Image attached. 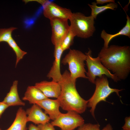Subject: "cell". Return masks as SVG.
<instances>
[{"label": "cell", "mask_w": 130, "mask_h": 130, "mask_svg": "<svg viewBox=\"0 0 130 130\" xmlns=\"http://www.w3.org/2000/svg\"><path fill=\"white\" fill-rule=\"evenodd\" d=\"M26 117V111L22 107H20L13 122L6 130H27Z\"/></svg>", "instance_id": "obj_17"}, {"label": "cell", "mask_w": 130, "mask_h": 130, "mask_svg": "<svg viewBox=\"0 0 130 130\" xmlns=\"http://www.w3.org/2000/svg\"><path fill=\"white\" fill-rule=\"evenodd\" d=\"M9 106L2 101L0 102V118L5 110Z\"/></svg>", "instance_id": "obj_25"}, {"label": "cell", "mask_w": 130, "mask_h": 130, "mask_svg": "<svg viewBox=\"0 0 130 130\" xmlns=\"http://www.w3.org/2000/svg\"><path fill=\"white\" fill-rule=\"evenodd\" d=\"M69 20L70 28L76 36L88 38L93 35L95 31L94 19L91 15L86 16L81 13H72Z\"/></svg>", "instance_id": "obj_3"}, {"label": "cell", "mask_w": 130, "mask_h": 130, "mask_svg": "<svg viewBox=\"0 0 130 130\" xmlns=\"http://www.w3.org/2000/svg\"><path fill=\"white\" fill-rule=\"evenodd\" d=\"M75 35L70 28L63 39L60 45L62 49L64 52L69 49L72 44Z\"/></svg>", "instance_id": "obj_20"}, {"label": "cell", "mask_w": 130, "mask_h": 130, "mask_svg": "<svg viewBox=\"0 0 130 130\" xmlns=\"http://www.w3.org/2000/svg\"><path fill=\"white\" fill-rule=\"evenodd\" d=\"M44 16L50 20L53 19L69 20L72 13L70 10L63 8L52 2L43 6Z\"/></svg>", "instance_id": "obj_9"}, {"label": "cell", "mask_w": 130, "mask_h": 130, "mask_svg": "<svg viewBox=\"0 0 130 130\" xmlns=\"http://www.w3.org/2000/svg\"><path fill=\"white\" fill-rule=\"evenodd\" d=\"M45 110L44 113L48 114L50 119H55L61 113L59 110L60 105L58 100H54L48 98L35 103Z\"/></svg>", "instance_id": "obj_12"}, {"label": "cell", "mask_w": 130, "mask_h": 130, "mask_svg": "<svg viewBox=\"0 0 130 130\" xmlns=\"http://www.w3.org/2000/svg\"><path fill=\"white\" fill-rule=\"evenodd\" d=\"M39 130H55L54 126L49 122L44 124L38 125Z\"/></svg>", "instance_id": "obj_23"}, {"label": "cell", "mask_w": 130, "mask_h": 130, "mask_svg": "<svg viewBox=\"0 0 130 130\" xmlns=\"http://www.w3.org/2000/svg\"><path fill=\"white\" fill-rule=\"evenodd\" d=\"M0 130H2L0 127Z\"/></svg>", "instance_id": "obj_29"}, {"label": "cell", "mask_w": 130, "mask_h": 130, "mask_svg": "<svg viewBox=\"0 0 130 130\" xmlns=\"http://www.w3.org/2000/svg\"><path fill=\"white\" fill-rule=\"evenodd\" d=\"M47 98L40 90L34 85L27 87L22 99L28 101L30 104H34L37 102Z\"/></svg>", "instance_id": "obj_16"}, {"label": "cell", "mask_w": 130, "mask_h": 130, "mask_svg": "<svg viewBox=\"0 0 130 130\" xmlns=\"http://www.w3.org/2000/svg\"><path fill=\"white\" fill-rule=\"evenodd\" d=\"M17 28L11 27L8 28H0V43L7 42L12 38L13 32Z\"/></svg>", "instance_id": "obj_21"}, {"label": "cell", "mask_w": 130, "mask_h": 130, "mask_svg": "<svg viewBox=\"0 0 130 130\" xmlns=\"http://www.w3.org/2000/svg\"><path fill=\"white\" fill-rule=\"evenodd\" d=\"M28 130H39L37 126L31 124L29 125L28 127Z\"/></svg>", "instance_id": "obj_27"}, {"label": "cell", "mask_w": 130, "mask_h": 130, "mask_svg": "<svg viewBox=\"0 0 130 130\" xmlns=\"http://www.w3.org/2000/svg\"><path fill=\"white\" fill-rule=\"evenodd\" d=\"M91 9V15L94 18L96 19L97 16L99 13L108 9L116 10L118 7L117 4L115 3L111 2L104 6H98L95 2H92L91 5L88 4Z\"/></svg>", "instance_id": "obj_18"}, {"label": "cell", "mask_w": 130, "mask_h": 130, "mask_svg": "<svg viewBox=\"0 0 130 130\" xmlns=\"http://www.w3.org/2000/svg\"><path fill=\"white\" fill-rule=\"evenodd\" d=\"M54 126L59 127L60 130H74L84 124V120L79 114L73 111L61 113L51 123Z\"/></svg>", "instance_id": "obj_7"}, {"label": "cell", "mask_w": 130, "mask_h": 130, "mask_svg": "<svg viewBox=\"0 0 130 130\" xmlns=\"http://www.w3.org/2000/svg\"><path fill=\"white\" fill-rule=\"evenodd\" d=\"M96 88L92 97L88 100L87 107L91 108L90 112L92 116L95 118V112L98 103L102 101H106V99L111 93L115 92L120 97L119 92L122 89L119 90L110 88L108 80L105 75L97 77L95 84Z\"/></svg>", "instance_id": "obj_4"}, {"label": "cell", "mask_w": 130, "mask_h": 130, "mask_svg": "<svg viewBox=\"0 0 130 130\" xmlns=\"http://www.w3.org/2000/svg\"><path fill=\"white\" fill-rule=\"evenodd\" d=\"M96 3L97 4H103L104 3H115L114 0H96Z\"/></svg>", "instance_id": "obj_26"}, {"label": "cell", "mask_w": 130, "mask_h": 130, "mask_svg": "<svg viewBox=\"0 0 130 130\" xmlns=\"http://www.w3.org/2000/svg\"><path fill=\"white\" fill-rule=\"evenodd\" d=\"M100 127L98 124L84 123L78 127L77 130H100Z\"/></svg>", "instance_id": "obj_22"}, {"label": "cell", "mask_w": 130, "mask_h": 130, "mask_svg": "<svg viewBox=\"0 0 130 130\" xmlns=\"http://www.w3.org/2000/svg\"><path fill=\"white\" fill-rule=\"evenodd\" d=\"M18 83L17 80H15L13 82L9 92L2 101L9 107L25 105V103L20 99L19 95L18 90Z\"/></svg>", "instance_id": "obj_14"}, {"label": "cell", "mask_w": 130, "mask_h": 130, "mask_svg": "<svg viewBox=\"0 0 130 130\" xmlns=\"http://www.w3.org/2000/svg\"><path fill=\"white\" fill-rule=\"evenodd\" d=\"M126 15L127 21L125 26L118 32L114 34L107 33L103 30L102 31L101 37L104 41L103 47L107 48L108 47L110 42L114 38L121 35H124L130 38V18L125 11L123 9Z\"/></svg>", "instance_id": "obj_15"}, {"label": "cell", "mask_w": 130, "mask_h": 130, "mask_svg": "<svg viewBox=\"0 0 130 130\" xmlns=\"http://www.w3.org/2000/svg\"><path fill=\"white\" fill-rule=\"evenodd\" d=\"M27 122H30L38 125L49 122V116L43 112L41 108L36 104H33L26 111Z\"/></svg>", "instance_id": "obj_10"}, {"label": "cell", "mask_w": 130, "mask_h": 130, "mask_svg": "<svg viewBox=\"0 0 130 130\" xmlns=\"http://www.w3.org/2000/svg\"><path fill=\"white\" fill-rule=\"evenodd\" d=\"M86 58V55L81 51L70 49L62 59V64L68 65L71 78L73 81H76L77 79L79 78L88 79L84 63Z\"/></svg>", "instance_id": "obj_5"}, {"label": "cell", "mask_w": 130, "mask_h": 130, "mask_svg": "<svg viewBox=\"0 0 130 130\" xmlns=\"http://www.w3.org/2000/svg\"><path fill=\"white\" fill-rule=\"evenodd\" d=\"M100 130H113L111 125L110 124H107L103 128Z\"/></svg>", "instance_id": "obj_28"}, {"label": "cell", "mask_w": 130, "mask_h": 130, "mask_svg": "<svg viewBox=\"0 0 130 130\" xmlns=\"http://www.w3.org/2000/svg\"></svg>", "instance_id": "obj_30"}, {"label": "cell", "mask_w": 130, "mask_h": 130, "mask_svg": "<svg viewBox=\"0 0 130 130\" xmlns=\"http://www.w3.org/2000/svg\"><path fill=\"white\" fill-rule=\"evenodd\" d=\"M63 51L60 45L55 46L54 52V60L53 65L47 75L49 79L59 82L62 79V75L60 70L61 59Z\"/></svg>", "instance_id": "obj_13"}, {"label": "cell", "mask_w": 130, "mask_h": 130, "mask_svg": "<svg viewBox=\"0 0 130 130\" xmlns=\"http://www.w3.org/2000/svg\"><path fill=\"white\" fill-rule=\"evenodd\" d=\"M35 86L47 98L57 99L61 93V89L59 83L53 80L51 81L44 80L36 83Z\"/></svg>", "instance_id": "obj_11"}, {"label": "cell", "mask_w": 130, "mask_h": 130, "mask_svg": "<svg viewBox=\"0 0 130 130\" xmlns=\"http://www.w3.org/2000/svg\"><path fill=\"white\" fill-rule=\"evenodd\" d=\"M85 54L86 55V64L88 68L86 74L88 79L91 82L95 84L97 77H100L103 75L110 78L116 82L119 80L103 65L99 57L96 58L92 57L90 49Z\"/></svg>", "instance_id": "obj_6"}, {"label": "cell", "mask_w": 130, "mask_h": 130, "mask_svg": "<svg viewBox=\"0 0 130 130\" xmlns=\"http://www.w3.org/2000/svg\"><path fill=\"white\" fill-rule=\"evenodd\" d=\"M50 20L52 31V42L54 46L60 45L69 29L68 20L55 19Z\"/></svg>", "instance_id": "obj_8"}, {"label": "cell", "mask_w": 130, "mask_h": 130, "mask_svg": "<svg viewBox=\"0 0 130 130\" xmlns=\"http://www.w3.org/2000/svg\"><path fill=\"white\" fill-rule=\"evenodd\" d=\"M62 75V79L58 82L61 87V93L57 99L60 107L67 111L83 113L87 107V100L79 95L76 89V81L72 79L70 72L66 70Z\"/></svg>", "instance_id": "obj_2"}, {"label": "cell", "mask_w": 130, "mask_h": 130, "mask_svg": "<svg viewBox=\"0 0 130 130\" xmlns=\"http://www.w3.org/2000/svg\"><path fill=\"white\" fill-rule=\"evenodd\" d=\"M9 46L15 52L16 56L15 66L16 67L19 61L22 59L24 56L27 53L22 50L18 46L12 37L7 42Z\"/></svg>", "instance_id": "obj_19"}, {"label": "cell", "mask_w": 130, "mask_h": 130, "mask_svg": "<svg viewBox=\"0 0 130 130\" xmlns=\"http://www.w3.org/2000/svg\"><path fill=\"white\" fill-rule=\"evenodd\" d=\"M98 56L103 65L119 80L127 78L130 72L129 46L112 45L107 48L103 47Z\"/></svg>", "instance_id": "obj_1"}, {"label": "cell", "mask_w": 130, "mask_h": 130, "mask_svg": "<svg viewBox=\"0 0 130 130\" xmlns=\"http://www.w3.org/2000/svg\"><path fill=\"white\" fill-rule=\"evenodd\" d=\"M125 123L122 127L123 130H130V117H126L125 118Z\"/></svg>", "instance_id": "obj_24"}]
</instances>
